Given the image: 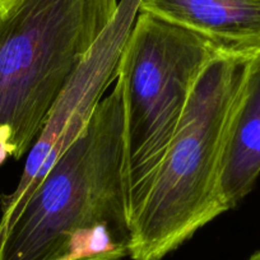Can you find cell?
<instances>
[{
	"instance_id": "cell-3",
	"label": "cell",
	"mask_w": 260,
	"mask_h": 260,
	"mask_svg": "<svg viewBox=\"0 0 260 260\" xmlns=\"http://www.w3.org/2000/svg\"><path fill=\"white\" fill-rule=\"evenodd\" d=\"M119 9V0H14L0 12V129L13 158L31 149Z\"/></svg>"
},
{
	"instance_id": "cell-4",
	"label": "cell",
	"mask_w": 260,
	"mask_h": 260,
	"mask_svg": "<svg viewBox=\"0 0 260 260\" xmlns=\"http://www.w3.org/2000/svg\"><path fill=\"white\" fill-rule=\"evenodd\" d=\"M219 55L199 35L138 12L117 65L124 112V186L136 217L206 65Z\"/></svg>"
},
{
	"instance_id": "cell-7",
	"label": "cell",
	"mask_w": 260,
	"mask_h": 260,
	"mask_svg": "<svg viewBox=\"0 0 260 260\" xmlns=\"http://www.w3.org/2000/svg\"><path fill=\"white\" fill-rule=\"evenodd\" d=\"M9 156H12V148L8 141L0 137V165H3Z\"/></svg>"
},
{
	"instance_id": "cell-8",
	"label": "cell",
	"mask_w": 260,
	"mask_h": 260,
	"mask_svg": "<svg viewBox=\"0 0 260 260\" xmlns=\"http://www.w3.org/2000/svg\"><path fill=\"white\" fill-rule=\"evenodd\" d=\"M13 2L14 0H0V12L8 8Z\"/></svg>"
},
{
	"instance_id": "cell-2",
	"label": "cell",
	"mask_w": 260,
	"mask_h": 260,
	"mask_svg": "<svg viewBox=\"0 0 260 260\" xmlns=\"http://www.w3.org/2000/svg\"><path fill=\"white\" fill-rule=\"evenodd\" d=\"M100 224L130 237L124 112L116 81L81 134L0 234V260H64L72 237Z\"/></svg>"
},
{
	"instance_id": "cell-1",
	"label": "cell",
	"mask_w": 260,
	"mask_h": 260,
	"mask_svg": "<svg viewBox=\"0 0 260 260\" xmlns=\"http://www.w3.org/2000/svg\"><path fill=\"white\" fill-rule=\"evenodd\" d=\"M247 61L219 54L199 76L148 194L130 222L132 260H162L227 212L219 185L222 151Z\"/></svg>"
},
{
	"instance_id": "cell-9",
	"label": "cell",
	"mask_w": 260,
	"mask_h": 260,
	"mask_svg": "<svg viewBox=\"0 0 260 260\" xmlns=\"http://www.w3.org/2000/svg\"><path fill=\"white\" fill-rule=\"evenodd\" d=\"M247 260H260V250L259 251L254 252V254H252Z\"/></svg>"
},
{
	"instance_id": "cell-6",
	"label": "cell",
	"mask_w": 260,
	"mask_h": 260,
	"mask_svg": "<svg viewBox=\"0 0 260 260\" xmlns=\"http://www.w3.org/2000/svg\"><path fill=\"white\" fill-rule=\"evenodd\" d=\"M260 175V52L249 59L232 109L221 158L226 211L251 191Z\"/></svg>"
},
{
	"instance_id": "cell-5",
	"label": "cell",
	"mask_w": 260,
	"mask_h": 260,
	"mask_svg": "<svg viewBox=\"0 0 260 260\" xmlns=\"http://www.w3.org/2000/svg\"><path fill=\"white\" fill-rule=\"evenodd\" d=\"M147 12L199 35L223 55L260 52V0H139Z\"/></svg>"
}]
</instances>
